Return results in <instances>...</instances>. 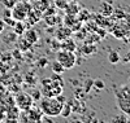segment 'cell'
<instances>
[{"instance_id":"obj_4","label":"cell","mask_w":130,"mask_h":123,"mask_svg":"<svg viewBox=\"0 0 130 123\" xmlns=\"http://www.w3.org/2000/svg\"><path fill=\"white\" fill-rule=\"evenodd\" d=\"M32 7L27 3V2H16V4L10 8V12H12V17L16 21H26L27 13Z\"/></svg>"},{"instance_id":"obj_15","label":"cell","mask_w":130,"mask_h":123,"mask_svg":"<svg viewBox=\"0 0 130 123\" xmlns=\"http://www.w3.org/2000/svg\"><path fill=\"white\" fill-rule=\"evenodd\" d=\"M81 52L83 54L90 56V54H92V53L96 52V47H95V44H92V43H87V44H85V46L81 48Z\"/></svg>"},{"instance_id":"obj_12","label":"cell","mask_w":130,"mask_h":123,"mask_svg":"<svg viewBox=\"0 0 130 123\" xmlns=\"http://www.w3.org/2000/svg\"><path fill=\"white\" fill-rule=\"evenodd\" d=\"M115 13V9L111 4H108V3H103L102 7H100V14L104 16V17H109Z\"/></svg>"},{"instance_id":"obj_28","label":"cell","mask_w":130,"mask_h":123,"mask_svg":"<svg viewBox=\"0 0 130 123\" xmlns=\"http://www.w3.org/2000/svg\"><path fill=\"white\" fill-rule=\"evenodd\" d=\"M95 32H98V34H99V38L102 39V38H104L105 36V34H107V31L103 29V27H99L98 30H95Z\"/></svg>"},{"instance_id":"obj_2","label":"cell","mask_w":130,"mask_h":123,"mask_svg":"<svg viewBox=\"0 0 130 123\" xmlns=\"http://www.w3.org/2000/svg\"><path fill=\"white\" fill-rule=\"evenodd\" d=\"M115 97L117 101V106L125 115L130 118V91L127 87H120L115 89Z\"/></svg>"},{"instance_id":"obj_11","label":"cell","mask_w":130,"mask_h":123,"mask_svg":"<svg viewBox=\"0 0 130 123\" xmlns=\"http://www.w3.org/2000/svg\"><path fill=\"white\" fill-rule=\"evenodd\" d=\"M65 13L67 14H73V16H77L81 12V8L78 5V3H68L67 7L64 8Z\"/></svg>"},{"instance_id":"obj_34","label":"cell","mask_w":130,"mask_h":123,"mask_svg":"<svg viewBox=\"0 0 130 123\" xmlns=\"http://www.w3.org/2000/svg\"><path fill=\"white\" fill-rule=\"evenodd\" d=\"M127 89H129V91H130V84H129V86H127Z\"/></svg>"},{"instance_id":"obj_26","label":"cell","mask_w":130,"mask_h":123,"mask_svg":"<svg viewBox=\"0 0 130 123\" xmlns=\"http://www.w3.org/2000/svg\"><path fill=\"white\" fill-rule=\"evenodd\" d=\"M2 3H3V5L5 7V8H12L14 4H16V0H2Z\"/></svg>"},{"instance_id":"obj_32","label":"cell","mask_w":130,"mask_h":123,"mask_svg":"<svg viewBox=\"0 0 130 123\" xmlns=\"http://www.w3.org/2000/svg\"><path fill=\"white\" fill-rule=\"evenodd\" d=\"M116 14H117L118 17H125V16H126L124 12H121V10H116Z\"/></svg>"},{"instance_id":"obj_9","label":"cell","mask_w":130,"mask_h":123,"mask_svg":"<svg viewBox=\"0 0 130 123\" xmlns=\"http://www.w3.org/2000/svg\"><path fill=\"white\" fill-rule=\"evenodd\" d=\"M25 39L31 44H34V43H37L38 40H39V35H38V32L35 31V30H32V29H29V30H25Z\"/></svg>"},{"instance_id":"obj_16","label":"cell","mask_w":130,"mask_h":123,"mask_svg":"<svg viewBox=\"0 0 130 123\" xmlns=\"http://www.w3.org/2000/svg\"><path fill=\"white\" fill-rule=\"evenodd\" d=\"M37 2H38V3L34 5V8L38 9V10H40L42 13L50 7V2H48V0H37Z\"/></svg>"},{"instance_id":"obj_10","label":"cell","mask_w":130,"mask_h":123,"mask_svg":"<svg viewBox=\"0 0 130 123\" xmlns=\"http://www.w3.org/2000/svg\"><path fill=\"white\" fill-rule=\"evenodd\" d=\"M75 48H77V46H75V42L70 38H67V39H64L61 40L60 43V49H67V51H72L74 52Z\"/></svg>"},{"instance_id":"obj_14","label":"cell","mask_w":130,"mask_h":123,"mask_svg":"<svg viewBox=\"0 0 130 123\" xmlns=\"http://www.w3.org/2000/svg\"><path fill=\"white\" fill-rule=\"evenodd\" d=\"M13 29H14V34L16 35H22L25 32V30H26L25 21H16V24L13 25Z\"/></svg>"},{"instance_id":"obj_8","label":"cell","mask_w":130,"mask_h":123,"mask_svg":"<svg viewBox=\"0 0 130 123\" xmlns=\"http://www.w3.org/2000/svg\"><path fill=\"white\" fill-rule=\"evenodd\" d=\"M72 32H73V31H72L70 27H68V26H61L59 30H56V32H55V38H56L59 42H61V40L67 39V38H70Z\"/></svg>"},{"instance_id":"obj_30","label":"cell","mask_w":130,"mask_h":123,"mask_svg":"<svg viewBox=\"0 0 130 123\" xmlns=\"http://www.w3.org/2000/svg\"><path fill=\"white\" fill-rule=\"evenodd\" d=\"M5 24H4V21L3 19H0V32H3L4 31V29H5Z\"/></svg>"},{"instance_id":"obj_18","label":"cell","mask_w":130,"mask_h":123,"mask_svg":"<svg viewBox=\"0 0 130 123\" xmlns=\"http://www.w3.org/2000/svg\"><path fill=\"white\" fill-rule=\"evenodd\" d=\"M72 111H73V110H72L70 104L64 102V105H62V108H61V111H60V115H62V117H65V118H68V117L70 115Z\"/></svg>"},{"instance_id":"obj_17","label":"cell","mask_w":130,"mask_h":123,"mask_svg":"<svg viewBox=\"0 0 130 123\" xmlns=\"http://www.w3.org/2000/svg\"><path fill=\"white\" fill-rule=\"evenodd\" d=\"M51 68H52V71L53 73H56V74H62L64 71H65V69H64V66L56 60V61H53L52 62V65H51Z\"/></svg>"},{"instance_id":"obj_5","label":"cell","mask_w":130,"mask_h":123,"mask_svg":"<svg viewBox=\"0 0 130 123\" xmlns=\"http://www.w3.org/2000/svg\"><path fill=\"white\" fill-rule=\"evenodd\" d=\"M32 101L34 100L26 92H20L16 97V105L20 110H27L30 106H32Z\"/></svg>"},{"instance_id":"obj_27","label":"cell","mask_w":130,"mask_h":123,"mask_svg":"<svg viewBox=\"0 0 130 123\" xmlns=\"http://www.w3.org/2000/svg\"><path fill=\"white\" fill-rule=\"evenodd\" d=\"M113 120H115V122H127V120H129V117L122 113V115H118V117L113 118Z\"/></svg>"},{"instance_id":"obj_31","label":"cell","mask_w":130,"mask_h":123,"mask_svg":"<svg viewBox=\"0 0 130 123\" xmlns=\"http://www.w3.org/2000/svg\"><path fill=\"white\" fill-rule=\"evenodd\" d=\"M7 117H5V113L4 111H0V120H5Z\"/></svg>"},{"instance_id":"obj_33","label":"cell","mask_w":130,"mask_h":123,"mask_svg":"<svg viewBox=\"0 0 130 123\" xmlns=\"http://www.w3.org/2000/svg\"><path fill=\"white\" fill-rule=\"evenodd\" d=\"M79 0H68V3H78Z\"/></svg>"},{"instance_id":"obj_3","label":"cell","mask_w":130,"mask_h":123,"mask_svg":"<svg viewBox=\"0 0 130 123\" xmlns=\"http://www.w3.org/2000/svg\"><path fill=\"white\" fill-rule=\"evenodd\" d=\"M56 60L64 66L65 70H69V69H73L75 64H77V56L72 51L59 49L56 53Z\"/></svg>"},{"instance_id":"obj_22","label":"cell","mask_w":130,"mask_h":123,"mask_svg":"<svg viewBox=\"0 0 130 123\" xmlns=\"http://www.w3.org/2000/svg\"><path fill=\"white\" fill-rule=\"evenodd\" d=\"M56 7H48L44 12H43V17H46V16H51V14H56Z\"/></svg>"},{"instance_id":"obj_6","label":"cell","mask_w":130,"mask_h":123,"mask_svg":"<svg viewBox=\"0 0 130 123\" xmlns=\"http://www.w3.org/2000/svg\"><path fill=\"white\" fill-rule=\"evenodd\" d=\"M26 114V119L27 120H32V122H40V118L43 115V111L38 108H32L30 106L27 110H24Z\"/></svg>"},{"instance_id":"obj_13","label":"cell","mask_w":130,"mask_h":123,"mask_svg":"<svg viewBox=\"0 0 130 123\" xmlns=\"http://www.w3.org/2000/svg\"><path fill=\"white\" fill-rule=\"evenodd\" d=\"M44 18V21H46V25L47 26H55V25H57V24H60L61 22V17H59V16H56V14H51V16H46V17H43Z\"/></svg>"},{"instance_id":"obj_19","label":"cell","mask_w":130,"mask_h":123,"mask_svg":"<svg viewBox=\"0 0 130 123\" xmlns=\"http://www.w3.org/2000/svg\"><path fill=\"white\" fill-rule=\"evenodd\" d=\"M108 61H109L111 64H117L118 61H120V54H118L117 51H111L109 53H108Z\"/></svg>"},{"instance_id":"obj_21","label":"cell","mask_w":130,"mask_h":123,"mask_svg":"<svg viewBox=\"0 0 130 123\" xmlns=\"http://www.w3.org/2000/svg\"><path fill=\"white\" fill-rule=\"evenodd\" d=\"M20 47H21V49H22V51H27L31 47V44L24 38V39H21V42H20Z\"/></svg>"},{"instance_id":"obj_25","label":"cell","mask_w":130,"mask_h":123,"mask_svg":"<svg viewBox=\"0 0 130 123\" xmlns=\"http://www.w3.org/2000/svg\"><path fill=\"white\" fill-rule=\"evenodd\" d=\"M92 84H94L98 89H100V91H102V89H104V87H105V84H104V82H103L102 79H96V80H94Z\"/></svg>"},{"instance_id":"obj_7","label":"cell","mask_w":130,"mask_h":123,"mask_svg":"<svg viewBox=\"0 0 130 123\" xmlns=\"http://www.w3.org/2000/svg\"><path fill=\"white\" fill-rule=\"evenodd\" d=\"M42 18H43V13L40 12V10L35 9V8H31L29 10V13H27V17H26L27 22H29V24H31V25H34V24H37V22H39V19H42Z\"/></svg>"},{"instance_id":"obj_24","label":"cell","mask_w":130,"mask_h":123,"mask_svg":"<svg viewBox=\"0 0 130 123\" xmlns=\"http://www.w3.org/2000/svg\"><path fill=\"white\" fill-rule=\"evenodd\" d=\"M3 21H4L5 25H8V26H10V27H13V25L16 24V19H14L13 17H4Z\"/></svg>"},{"instance_id":"obj_1","label":"cell","mask_w":130,"mask_h":123,"mask_svg":"<svg viewBox=\"0 0 130 123\" xmlns=\"http://www.w3.org/2000/svg\"><path fill=\"white\" fill-rule=\"evenodd\" d=\"M62 105L64 104L61 101H59L56 98V96L40 98V110L43 111L44 115H48V117H52V118L60 115Z\"/></svg>"},{"instance_id":"obj_29","label":"cell","mask_w":130,"mask_h":123,"mask_svg":"<svg viewBox=\"0 0 130 123\" xmlns=\"http://www.w3.org/2000/svg\"><path fill=\"white\" fill-rule=\"evenodd\" d=\"M38 65L40 66V68H46V66L48 65V60L47 58H40L39 62H38Z\"/></svg>"},{"instance_id":"obj_20","label":"cell","mask_w":130,"mask_h":123,"mask_svg":"<svg viewBox=\"0 0 130 123\" xmlns=\"http://www.w3.org/2000/svg\"><path fill=\"white\" fill-rule=\"evenodd\" d=\"M53 3H55V7L57 9H64L68 4V0H53Z\"/></svg>"},{"instance_id":"obj_23","label":"cell","mask_w":130,"mask_h":123,"mask_svg":"<svg viewBox=\"0 0 130 123\" xmlns=\"http://www.w3.org/2000/svg\"><path fill=\"white\" fill-rule=\"evenodd\" d=\"M31 96L32 100H35V101H38V100L42 98V92H39L38 89H34V91H31V93H29Z\"/></svg>"}]
</instances>
